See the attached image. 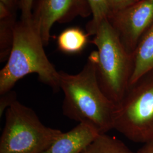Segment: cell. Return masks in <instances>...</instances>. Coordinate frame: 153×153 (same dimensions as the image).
I'll return each mask as SVG.
<instances>
[{
  "label": "cell",
  "instance_id": "5",
  "mask_svg": "<svg viewBox=\"0 0 153 153\" xmlns=\"http://www.w3.org/2000/svg\"><path fill=\"white\" fill-rule=\"evenodd\" d=\"M62 133L44 126L34 111L16 100L6 110L0 153H42Z\"/></svg>",
  "mask_w": 153,
  "mask_h": 153
},
{
  "label": "cell",
  "instance_id": "11",
  "mask_svg": "<svg viewBox=\"0 0 153 153\" xmlns=\"http://www.w3.org/2000/svg\"><path fill=\"white\" fill-rule=\"evenodd\" d=\"M89 35L80 28H67L61 33L57 38L58 48L68 54L79 53L88 43Z\"/></svg>",
  "mask_w": 153,
  "mask_h": 153
},
{
  "label": "cell",
  "instance_id": "16",
  "mask_svg": "<svg viewBox=\"0 0 153 153\" xmlns=\"http://www.w3.org/2000/svg\"><path fill=\"white\" fill-rule=\"evenodd\" d=\"M111 13L120 11L137 2L139 0H108Z\"/></svg>",
  "mask_w": 153,
  "mask_h": 153
},
{
  "label": "cell",
  "instance_id": "14",
  "mask_svg": "<svg viewBox=\"0 0 153 153\" xmlns=\"http://www.w3.org/2000/svg\"><path fill=\"white\" fill-rule=\"evenodd\" d=\"M16 93L14 91L1 94L0 99V115L3 114L4 111L7 109L16 99Z\"/></svg>",
  "mask_w": 153,
  "mask_h": 153
},
{
  "label": "cell",
  "instance_id": "10",
  "mask_svg": "<svg viewBox=\"0 0 153 153\" xmlns=\"http://www.w3.org/2000/svg\"><path fill=\"white\" fill-rule=\"evenodd\" d=\"M15 11L0 2V60H7L11 52L16 25Z\"/></svg>",
  "mask_w": 153,
  "mask_h": 153
},
{
  "label": "cell",
  "instance_id": "12",
  "mask_svg": "<svg viewBox=\"0 0 153 153\" xmlns=\"http://www.w3.org/2000/svg\"><path fill=\"white\" fill-rule=\"evenodd\" d=\"M82 153H137L124 143L106 133L99 134Z\"/></svg>",
  "mask_w": 153,
  "mask_h": 153
},
{
  "label": "cell",
  "instance_id": "9",
  "mask_svg": "<svg viewBox=\"0 0 153 153\" xmlns=\"http://www.w3.org/2000/svg\"><path fill=\"white\" fill-rule=\"evenodd\" d=\"M130 84L153 69V23L143 34L133 53Z\"/></svg>",
  "mask_w": 153,
  "mask_h": 153
},
{
  "label": "cell",
  "instance_id": "17",
  "mask_svg": "<svg viewBox=\"0 0 153 153\" xmlns=\"http://www.w3.org/2000/svg\"><path fill=\"white\" fill-rule=\"evenodd\" d=\"M137 152V153H153V140L144 143Z\"/></svg>",
  "mask_w": 153,
  "mask_h": 153
},
{
  "label": "cell",
  "instance_id": "7",
  "mask_svg": "<svg viewBox=\"0 0 153 153\" xmlns=\"http://www.w3.org/2000/svg\"><path fill=\"white\" fill-rule=\"evenodd\" d=\"M91 14L87 0H36L32 19L47 46L55 23H68L78 16L86 18Z\"/></svg>",
  "mask_w": 153,
  "mask_h": 153
},
{
  "label": "cell",
  "instance_id": "2",
  "mask_svg": "<svg viewBox=\"0 0 153 153\" xmlns=\"http://www.w3.org/2000/svg\"><path fill=\"white\" fill-rule=\"evenodd\" d=\"M44 43L33 19L16 22L11 52L7 63L0 71V94L11 91L16 82L30 74L55 91L60 88L59 71L50 62Z\"/></svg>",
  "mask_w": 153,
  "mask_h": 153
},
{
  "label": "cell",
  "instance_id": "4",
  "mask_svg": "<svg viewBox=\"0 0 153 153\" xmlns=\"http://www.w3.org/2000/svg\"><path fill=\"white\" fill-rule=\"evenodd\" d=\"M116 105L114 129L132 142L153 140V69L130 84Z\"/></svg>",
  "mask_w": 153,
  "mask_h": 153
},
{
  "label": "cell",
  "instance_id": "3",
  "mask_svg": "<svg viewBox=\"0 0 153 153\" xmlns=\"http://www.w3.org/2000/svg\"><path fill=\"white\" fill-rule=\"evenodd\" d=\"M94 36L91 43L97 48L92 53L99 85L108 98L116 105L130 85L133 56L126 50L108 19L99 25Z\"/></svg>",
  "mask_w": 153,
  "mask_h": 153
},
{
  "label": "cell",
  "instance_id": "6",
  "mask_svg": "<svg viewBox=\"0 0 153 153\" xmlns=\"http://www.w3.org/2000/svg\"><path fill=\"white\" fill-rule=\"evenodd\" d=\"M108 19L126 50L133 55L142 36L153 23V0H139L111 13Z\"/></svg>",
  "mask_w": 153,
  "mask_h": 153
},
{
  "label": "cell",
  "instance_id": "15",
  "mask_svg": "<svg viewBox=\"0 0 153 153\" xmlns=\"http://www.w3.org/2000/svg\"><path fill=\"white\" fill-rule=\"evenodd\" d=\"M33 2L34 0L19 1L18 6L21 13V19H27L32 18Z\"/></svg>",
  "mask_w": 153,
  "mask_h": 153
},
{
  "label": "cell",
  "instance_id": "13",
  "mask_svg": "<svg viewBox=\"0 0 153 153\" xmlns=\"http://www.w3.org/2000/svg\"><path fill=\"white\" fill-rule=\"evenodd\" d=\"M90 6L93 18L86 26L89 36L94 35L99 25L108 19L111 10L108 0H87Z\"/></svg>",
  "mask_w": 153,
  "mask_h": 153
},
{
  "label": "cell",
  "instance_id": "8",
  "mask_svg": "<svg viewBox=\"0 0 153 153\" xmlns=\"http://www.w3.org/2000/svg\"><path fill=\"white\" fill-rule=\"evenodd\" d=\"M99 134L92 127L79 123L71 131L62 132L42 153H82Z\"/></svg>",
  "mask_w": 153,
  "mask_h": 153
},
{
  "label": "cell",
  "instance_id": "18",
  "mask_svg": "<svg viewBox=\"0 0 153 153\" xmlns=\"http://www.w3.org/2000/svg\"><path fill=\"white\" fill-rule=\"evenodd\" d=\"M0 2L4 4L13 11H15L16 6L19 4V0H0Z\"/></svg>",
  "mask_w": 153,
  "mask_h": 153
},
{
  "label": "cell",
  "instance_id": "1",
  "mask_svg": "<svg viewBox=\"0 0 153 153\" xmlns=\"http://www.w3.org/2000/svg\"><path fill=\"white\" fill-rule=\"evenodd\" d=\"M59 83L64 94L62 107L64 115L92 127L99 134L114 129L116 105L99 85L93 53L78 73L59 71Z\"/></svg>",
  "mask_w": 153,
  "mask_h": 153
}]
</instances>
